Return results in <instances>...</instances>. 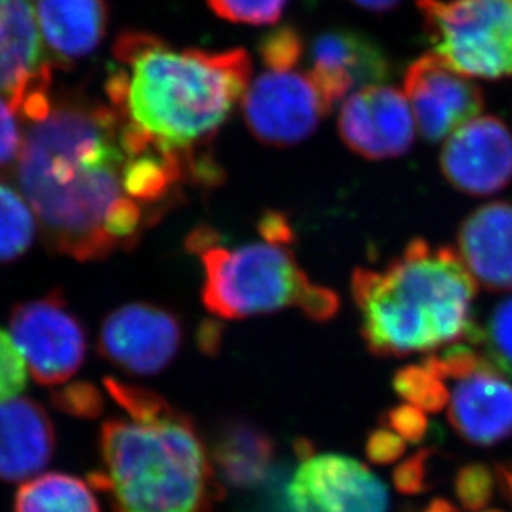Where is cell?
<instances>
[{"label": "cell", "mask_w": 512, "mask_h": 512, "mask_svg": "<svg viewBox=\"0 0 512 512\" xmlns=\"http://www.w3.org/2000/svg\"><path fill=\"white\" fill-rule=\"evenodd\" d=\"M12 165L47 247L79 261L135 247L185 183L177 163L128 143L109 104L84 97L52 102Z\"/></svg>", "instance_id": "cell-1"}, {"label": "cell", "mask_w": 512, "mask_h": 512, "mask_svg": "<svg viewBox=\"0 0 512 512\" xmlns=\"http://www.w3.org/2000/svg\"><path fill=\"white\" fill-rule=\"evenodd\" d=\"M114 57L105 92L130 143L180 163L193 183H217L208 145L250 85L247 50H178L157 35L125 32Z\"/></svg>", "instance_id": "cell-2"}, {"label": "cell", "mask_w": 512, "mask_h": 512, "mask_svg": "<svg viewBox=\"0 0 512 512\" xmlns=\"http://www.w3.org/2000/svg\"><path fill=\"white\" fill-rule=\"evenodd\" d=\"M105 388L130 419L100 431L104 471L90 476L117 512H205L212 463L192 419L148 389L117 380Z\"/></svg>", "instance_id": "cell-3"}, {"label": "cell", "mask_w": 512, "mask_h": 512, "mask_svg": "<svg viewBox=\"0 0 512 512\" xmlns=\"http://www.w3.org/2000/svg\"><path fill=\"white\" fill-rule=\"evenodd\" d=\"M351 293L375 355L441 350L473 335L476 281L451 248L414 240L383 270L358 268Z\"/></svg>", "instance_id": "cell-4"}, {"label": "cell", "mask_w": 512, "mask_h": 512, "mask_svg": "<svg viewBox=\"0 0 512 512\" xmlns=\"http://www.w3.org/2000/svg\"><path fill=\"white\" fill-rule=\"evenodd\" d=\"M187 247L203 266V305L223 320L300 308L313 321L331 320L340 300L298 265L290 243L250 242L227 247L212 228H197Z\"/></svg>", "instance_id": "cell-5"}, {"label": "cell", "mask_w": 512, "mask_h": 512, "mask_svg": "<svg viewBox=\"0 0 512 512\" xmlns=\"http://www.w3.org/2000/svg\"><path fill=\"white\" fill-rule=\"evenodd\" d=\"M434 54L466 77L512 75V0H418Z\"/></svg>", "instance_id": "cell-6"}, {"label": "cell", "mask_w": 512, "mask_h": 512, "mask_svg": "<svg viewBox=\"0 0 512 512\" xmlns=\"http://www.w3.org/2000/svg\"><path fill=\"white\" fill-rule=\"evenodd\" d=\"M448 389V418L468 443L491 446L512 434V383L469 346L429 358Z\"/></svg>", "instance_id": "cell-7"}, {"label": "cell", "mask_w": 512, "mask_h": 512, "mask_svg": "<svg viewBox=\"0 0 512 512\" xmlns=\"http://www.w3.org/2000/svg\"><path fill=\"white\" fill-rule=\"evenodd\" d=\"M9 330L37 383H65L84 365V326L67 308L59 291L15 306Z\"/></svg>", "instance_id": "cell-8"}, {"label": "cell", "mask_w": 512, "mask_h": 512, "mask_svg": "<svg viewBox=\"0 0 512 512\" xmlns=\"http://www.w3.org/2000/svg\"><path fill=\"white\" fill-rule=\"evenodd\" d=\"M243 117L253 137L271 147H293L315 132L330 114L308 72L265 69L248 85Z\"/></svg>", "instance_id": "cell-9"}, {"label": "cell", "mask_w": 512, "mask_h": 512, "mask_svg": "<svg viewBox=\"0 0 512 512\" xmlns=\"http://www.w3.org/2000/svg\"><path fill=\"white\" fill-rule=\"evenodd\" d=\"M0 97L29 124L52 107L34 0H0Z\"/></svg>", "instance_id": "cell-10"}, {"label": "cell", "mask_w": 512, "mask_h": 512, "mask_svg": "<svg viewBox=\"0 0 512 512\" xmlns=\"http://www.w3.org/2000/svg\"><path fill=\"white\" fill-rule=\"evenodd\" d=\"M295 512H386L388 489L360 461L343 454H308L291 473Z\"/></svg>", "instance_id": "cell-11"}, {"label": "cell", "mask_w": 512, "mask_h": 512, "mask_svg": "<svg viewBox=\"0 0 512 512\" xmlns=\"http://www.w3.org/2000/svg\"><path fill=\"white\" fill-rule=\"evenodd\" d=\"M182 340V323L173 313L148 303H132L105 318L99 351L130 375H157L172 363Z\"/></svg>", "instance_id": "cell-12"}, {"label": "cell", "mask_w": 512, "mask_h": 512, "mask_svg": "<svg viewBox=\"0 0 512 512\" xmlns=\"http://www.w3.org/2000/svg\"><path fill=\"white\" fill-rule=\"evenodd\" d=\"M404 95L419 132L433 143L479 117L484 107L478 85L436 54L423 55L409 65L404 74Z\"/></svg>", "instance_id": "cell-13"}, {"label": "cell", "mask_w": 512, "mask_h": 512, "mask_svg": "<svg viewBox=\"0 0 512 512\" xmlns=\"http://www.w3.org/2000/svg\"><path fill=\"white\" fill-rule=\"evenodd\" d=\"M338 130L343 142L361 157H399L414 142L413 112L403 92L388 85H370L343 102Z\"/></svg>", "instance_id": "cell-14"}, {"label": "cell", "mask_w": 512, "mask_h": 512, "mask_svg": "<svg viewBox=\"0 0 512 512\" xmlns=\"http://www.w3.org/2000/svg\"><path fill=\"white\" fill-rule=\"evenodd\" d=\"M310 64L308 75L330 112L353 90L383 84L391 75V62L381 45L353 29H331L316 35Z\"/></svg>", "instance_id": "cell-15"}, {"label": "cell", "mask_w": 512, "mask_h": 512, "mask_svg": "<svg viewBox=\"0 0 512 512\" xmlns=\"http://www.w3.org/2000/svg\"><path fill=\"white\" fill-rule=\"evenodd\" d=\"M444 177L469 195H491L512 180V135L496 117H476L449 135L441 153Z\"/></svg>", "instance_id": "cell-16"}, {"label": "cell", "mask_w": 512, "mask_h": 512, "mask_svg": "<svg viewBox=\"0 0 512 512\" xmlns=\"http://www.w3.org/2000/svg\"><path fill=\"white\" fill-rule=\"evenodd\" d=\"M54 424L42 404L29 398L0 403V481L34 478L52 461Z\"/></svg>", "instance_id": "cell-17"}, {"label": "cell", "mask_w": 512, "mask_h": 512, "mask_svg": "<svg viewBox=\"0 0 512 512\" xmlns=\"http://www.w3.org/2000/svg\"><path fill=\"white\" fill-rule=\"evenodd\" d=\"M459 258L474 281L489 290H512V205L489 203L463 223Z\"/></svg>", "instance_id": "cell-18"}, {"label": "cell", "mask_w": 512, "mask_h": 512, "mask_svg": "<svg viewBox=\"0 0 512 512\" xmlns=\"http://www.w3.org/2000/svg\"><path fill=\"white\" fill-rule=\"evenodd\" d=\"M35 14L50 52L67 64L92 54L109 25L105 0H37Z\"/></svg>", "instance_id": "cell-19"}, {"label": "cell", "mask_w": 512, "mask_h": 512, "mask_svg": "<svg viewBox=\"0 0 512 512\" xmlns=\"http://www.w3.org/2000/svg\"><path fill=\"white\" fill-rule=\"evenodd\" d=\"M275 441L247 421H230L212 443V463L223 483L247 491L265 481L275 468Z\"/></svg>", "instance_id": "cell-20"}, {"label": "cell", "mask_w": 512, "mask_h": 512, "mask_svg": "<svg viewBox=\"0 0 512 512\" xmlns=\"http://www.w3.org/2000/svg\"><path fill=\"white\" fill-rule=\"evenodd\" d=\"M14 512H100V508L82 479L49 473L20 486Z\"/></svg>", "instance_id": "cell-21"}, {"label": "cell", "mask_w": 512, "mask_h": 512, "mask_svg": "<svg viewBox=\"0 0 512 512\" xmlns=\"http://www.w3.org/2000/svg\"><path fill=\"white\" fill-rule=\"evenodd\" d=\"M37 218L24 195L0 182V265L17 260L32 247Z\"/></svg>", "instance_id": "cell-22"}, {"label": "cell", "mask_w": 512, "mask_h": 512, "mask_svg": "<svg viewBox=\"0 0 512 512\" xmlns=\"http://www.w3.org/2000/svg\"><path fill=\"white\" fill-rule=\"evenodd\" d=\"M394 388L406 403L421 411L439 413L448 404L446 383L429 360L399 371L394 378Z\"/></svg>", "instance_id": "cell-23"}, {"label": "cell", "mask_w": 512, "mask_h": 512, "mask_svg": "<svg viewBox=\"0 0 512 512\" xmlns=\"http://www.w3.org/2000/svg\"><path fill=\"white\" fill-rule=\"evenodd\" d=\"M469 340L478 341L491 363L512 378V296L494 308L483 331L474 326Z\"/></svg>", "instance_id": "cell-24"}, {"label": "cell", "mask_w": 512, "mask_h": 512, "mask_svg": "<svg viewBox=\"0 0 512 512\" xmlns=\"http://www.w3.org/2000/svg\"><path fill=\"white\" fill-rule=\"evenodd\" d=\"M290 478V469L285 464H275L265 481L242 491L238 512H295L288 498Z\"/></svg>", "instance_id": "cell-25"}, {"label": "cell", "mask_w": 512, "mask_h": 512, "mask_svg": "<svg viewBox=\"0 0 512 512\" xmlns=\"http://www.w3.org/2000/svg\"><path fill=\"white\" fill-rule=\"evenodd\" d=\"M288 0H207L222 19L235 24L270 25L280 20Z\"/></svg>", "instance_id": "cell-26"}, {"label": "cell", "mask_w": 512, "mask_h": 512, "mask_svg": "<svg viewBox=\"0 0 512 512\" xmlns=\"http://www.w3.org/2000/svg\"><path fill=\"white\" fill-rule=\"evenodd\" d=\"M265 69H296L305 54L300 32L290 25L271 30L258 44Z\"/></svg>", "instance_id": "cell-27"}, {"label": "cell", "mask_w": 512, "mask_h": 512, "mask_svg": "<svg viewBox=\"0 0 512 512\" xmlns=\"http://www.w3.org/2000/svg\"><path fill=\"white\" fill-rule=\"evenodd\" d=\"M456 496L468 511H481L493 499L496 489V473L481 463L468 464L456 474Z\"/></svg>", "instance_id": "cell-28"}, {"label": "cell", "mask_w": 512, "mask_h": 512, "mask_svg": "<svg viewBox=\"0 0 512 512\" xmlns=\"http://www.w3.org/2000/svg\"><path fill=\"white\" fill-rule=\"evenodd\" d=\"M27 363L12 336L0 330V403L17 398L27 386Z\"/></svg>", "instance_id": "cell-29"}, {"label": "cell", "mask_w": 512, "mask_h": 512, "mask_svg": "<svg viewBox=\"0 0 512 512\" xmlns=\"http://www.w3.org/2000/svg\"><path fill=\"white\" fill-rule=\"evenodd\" d=\"M52 401L60 411L79 418H97L104 409V399L89 383H74L54 391Z\"/></svg>", "instance_id": "cell-30"}, {"label": "cell", "mask_w": 512, "mask_h": 512, "mask_svg": "<svg viewBox=\"0 0 512 512\" xmlns=\"http://www.w3.org/2000/svg\"><path fill=\"white\" fill-rule=\"evenodd\" d=\"M431 456H433L431 449H421L411 458L404 459L403 463L394 469L393 483L399 493L414 496L428 489Z\"/></svg>", "instance_id": "cell-31"}, {"label": "cell", "mask_w": 512, "mask_h": 512, "mask_svg": "<svg viewBox=\"0 0 512 512\" xmlns=\"http://www.w3.org/2000/svg\"><path fill=\"white\" fill-rule=\"evenodd\" d=\"M386 426L401 436L406 443L418 444L428 433V419L421 409L413 404H401L391 409L386 416Z\"/></svg>", "instance_id": "cell-32"}, {"label": "cell", "mask_w": 512, "mask_h": 512, "mask_svg": "<svg viewBox=\"0 0 512 512\" xmlns=\"http://www.w3.org/2000/svg\"><path fill=\"white\" fill-rule=\"evenodd\" d=\"M24 133L7 100L0 97V167H9L19 155Z\"/></svg>", "instance_id": "cell-33"}, {"label": "cell", "mask_w": 512, "mask_h": 512, "mask_svg": "<svg viewBox=\"0 0 512 512\" xmlns=\"http://www.w3.org/2000/svg\"><path fill=\"white\" fill-rule=\"evenodd\" d=\"M366 456L371 463L391 464L403 458L406 441L391 429H376L366 441Z\"/></svg>", "instance_id": "cell-34"}, {"label": "cell", "mask_w": 512, "mask_h": 512, "mask_svg": "<svg viewBox=\"0 0 512 512\" xmlns=\"http://www.w3.org/2000/svg\"><path fill=\"white\" fill-rule=\"evenodd\" d=\"M496 474H498L499 484H501L504 494L508 496L509 501L512 503V461L506 464H499Z\"/></svg>", "instance_id": "cell-35"}, {"label": "cell", "mask_w": 512, "mask_h": 512, "mask_svg": "<svg viewBox=\"0 0 512 512\" xmlns=\"http://www.w3.org/2000/svg\"><path fill=\"white\" fill-rule=\"evenodd\" d=\"M351 2L371 12H386L399 4V0H351Z\"/></svg>", "instance_id": "cell-36"}, {"label": "cell", "mask_w": 512, "mask_h": 512, "mask_svg": "<svg viewBox=\"0 0 512 512\" xmlns=\"http://www.w3.org/2000/svg\"><path fill=\"white\" fill-rule=\"evenodd\" d=\"M426 512H459L454 508L453 504L446 501V499H434L433 503L429 504Z\"/></svg>", "instance_id": "cell-37"}, {"label": "cell", "mask_w": 512, "mask_h": 512, "mask_svg": "<svg viewBox=\"0 0 512 512\" xmlns=\"http://www.w3.org/2000/svg\"><path fill=\"white\" fill-rule=\"evenodd\" d=\"M308 2H310V4H315L316 0H308Z\"/></svg>", "instance_id": "cell-38"}, {"label": "cell", "mask_w": 512, "mask_h": 512, "mask_svg": "<svg viewBox=\"0 0 512 512\" xmlns=\"http://www.w3.org/2000/svg\"><path fill=\"white\" fill-rule=\"evenodd\" d=\"M486 512H501V511H486Z\"/></svg>", "instance_id": "cell-39"}]
</instances>
